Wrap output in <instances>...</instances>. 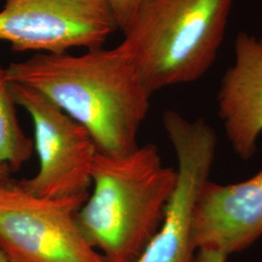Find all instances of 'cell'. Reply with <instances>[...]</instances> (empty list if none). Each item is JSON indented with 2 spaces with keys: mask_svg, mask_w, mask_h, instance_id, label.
Here are the masks:
<instances>
[{
  "mask_svg": "<svg viewBox=\"0 0 262 262\" xmlns=\"http://www.w3.org/2000/svg\"><path fill=\"white\" fill-rule=\"evenodd\" d=\"M10 88L17 104L31 118L39 159L36 175L19 180L20 186L49 199L89 197L98 151L90 133L37 91L13 82Z\"/></svg>",
  "mask_w": 262,
  "mask_h": 262,
  "instance_id": "5",
  "label": "cell"
},
{
  "mask_svg": "<svg viewBox=\"0 0 262 262\" xmlns=\"http://www.w3.org/2000/svg\"><path fill=\"white\" fill-rule=\"evenodd\" d=\"M117 29L108 0H5L0 11V40L16 52L99 49Z\"/></svg>",
  "mask_w": 262,
  "mask_h": 262,
  "instance_id": "7",
  "label": "cell"
},
{
  "mask_svg": "<svg viewBox=\"0 0 262 262\" xmlns=\"http://www.w3.org/2000/svg\"><path fill=\"white\" fill-rule=\"evenodd\" d=\"M162 121L178 161L177 184L161 225L136 262H192L194 211L215 159L216 135L204 120L190 122L175 111L164 113Z\"/></svg>",
  "mask_w": 262,
  "mask_h": 262,
  "instance_id": "6",
  "label": "cell"
},
{
  "mask_svg": "<svg viewBox=\"0 0 262 262\" xmlns=\"http://www.w3.org/2000/svg\"><path fill=\"white\" fill-rule=\"evenodd\" d=\"M217 104L235 152L244 160L252 159L262 132V38L238 34L234 64L223 78Z\"/></svg>",
  "mask_w": 262,
  "mask_h": 262,
  "instance_id": "9",
  "label": "cell"
},
{
  "mask_svg": "<svg viewBox=\"0 0 262 262\" xmlns=\"http://www.w3.org/2000/svg\"><path fill=\"white\" fill-rule=\"evenodd\" d=\"M0 262H9L7 260V258L5 257V255L1 252V250H0Z\"/></svg>",
  "mask_w": 262,
  "mask_h": 262,
  "instance_id": "14",
  "label": "cell"
},
{
  "mask_svg": "<svg viewBox=\"0 0 262 262\" xmlns=\"http://www.w3.org/2000/svg\"><path fill=\"white\" fill-rule=\"evenodd\" d=\"M177 177L154 144L123 157L97 151L92 192L77 212L88 242L107 262H136L162 223Z\"/></svg>",
  "mask_w": 262,
  "mask_h": 262,
  "instance_id": "2",
  "label": "cell"
},
{
  "mask_svg": "<svg viewBox=\"0 0 262 262\" xmlns=\"http://www.w3.org/2000/svg\"><path fill=\"white\" fill-rule=\"evenodd\" d=\"M227 255L210 249H198L192 262H226Z\"/></svg>",
  "mask_w": 262,
  "mask_h": 262,
  "instance_id": "12",
  "label": "cell"
},
{
  "mask_svg": "<svg viewBox=\"0 0 262 262\" xmlns=\"http://www.w3.org/2000/svg\"><path fill=\"white\" fill-rule=\"evenodd\" d=\"M117 27L123 31L130 24L143 0H108Z\"/></svg>",
  "mask_w": 262,
  "mask_h": 262,
  "instance_id": "11",
  "label": "cell"
},
{
  "mask_svg": "<svg viewBox=\"0 0 262 262\" xmlns=\"http://www.w3.org/2000/svg\"><path fill=\"white\" fill-rule=\"evenodd\" d=\"M11 174H12V173H11V171H10L9 169L0 166V183L6 181L7 179L11 178V177H10Z\"/></svg>",
  "mask_w": 262,
  "mask_h": 262,
  "instance_id": "13",
  "label": "cell"
},
{
  "mask_svg": "<svg viewBox=\"0 0 262 262\" xmlns=\"http://www.w3.org/2000/svg\"><path fill=\"white\" fill-rule=\"evenodd\" d=\"M262 235V169L252 178L232 185L207 181L194 211L198 249L229 255L242 252Z\"/></svg>",
  "mask_w": 262,
  "mask_h": 262,
  "instance_id": "8",
  "label": "cell"
},
{
  "mask_svg": "<svg viewBox=\"0 0 262 262\" xmlns=\"http://www.w3.org/2000/svg\"><path fill=\"white\" fill-rule=\"evenodd\" d=\"M6 68L0 66V166L18 172L34 151L33 140L19 124Z\"/></svg>",
  "mask_w": 262,
  "mask_h": 262,
  "instance_id": "10",
  "label": "cell"
},
{
  "mask_svg": "<svg viewBox=\"0 0 262 262\" xmlns=\"http://www.w3.org/2000/svg\"><path fill=\"white\" fill-rule=\"evenodd\" d=\"M233 0H143L122 32L150 92L200 79L214 63Z\"/></svg>",
  "mask_w": 262,
  "mask_h": 262,
  "instance_id": "3",
  "label": "cell"
},
{
  "mask_svg": "<svg viewBox=\"0 0 262 262\" xmlns=\"http://www.w3.org/2000/svg\"><path fill=\"white\" fill-rule=\"evenodd\" d=\"M10 82L37 91L84 126L98 152L123 157L137 149L150 92L121 47L83 55L38 53L6 68Z\"/></svg>",
  "mask_w": 262,
  "mask_h": 262,
  "instance_id": "1",
  "label": "cell"
},
{
  "mask_svg": "<svg viewBox=\"0 0 262 262\" xmlns=\"http://www.w3.org/2000/svg\"><path fill=\"white\" fill-rule=\"evenodd\" d=\"M86 199L43 198L18 180L0 183L1 252L9 262H107L77 222Z\"/></svg>",
  "mask_w": 262,
  "mask_h": 262,
  "instance_id": "4",
  "label": "cell"
}]
</instances>
